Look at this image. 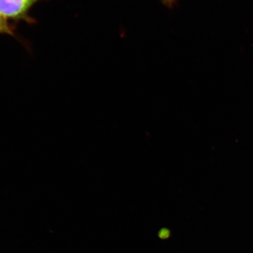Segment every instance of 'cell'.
Listing matches in <instances>:
<instances>
[{
	"label": "cell",
	"instance_id": "obj_2",
	"mask_svg": "<svg viewBox=\"0 0 253 253\" xmlns=\"http://www.w3.org/2000/svg\"><path fill=\"white\" fill-rule=\"evenodd\" d=\"M14 27L8 23V20L0 14V34L9 35L14 36Z\"/></svg>",
	"mask_w": 253,
	"mask_h": 253
},
{
	"label": "cell",
	"instance_id": "obj_1",
	"mask_svg": "<svg viewBox=\"0 0 253 253\" xmlns=\"http://www.w3.org/2000/svg\"><path fill=\"white\" fill-rule=\"evenodd\" d=\"M42 1L46 0H0V14L8 20L34 24L36 21L31 17L30 11L35 4Z\"/></svg>",
	"mask_w": 253,
	"mask_h": 253
},
{
	"label": "cell",
	"instance_id": "obj_3",
	"mask_svg": "<svg viewBox=\"0 0 253 253\" xmlns=\"http://www.w3.org/2000/svg\"><path fill=\"white\" fill-rule=\"evenodd\" d=\"M160 1L168 8H172L174 5L178 3L179 0H160Z\"/></svg>",
	"mask_w": 253,
	"mask_h": 253
}]
</instances>
